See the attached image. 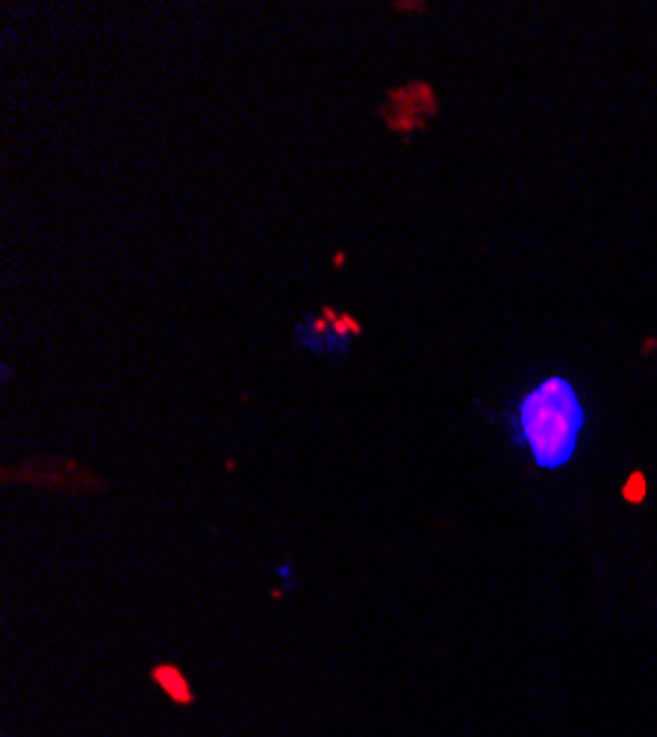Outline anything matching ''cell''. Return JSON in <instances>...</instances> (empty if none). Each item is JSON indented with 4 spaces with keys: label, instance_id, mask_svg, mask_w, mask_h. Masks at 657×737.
<instances>
[{
    "label": "cell",
    "instance_id": "cell-1",
    "mask_svg": "<svg viewBox=\"0 0 657 737\" xmlns=\"http://www.w3.org/2000/svg\"><path fill=\"white\" fill-rule=\"evenodd\" d=\"M587 413L569 378H546L519 401V443L531 449L540 469H560L572 460Z\"/></svg>",
    "mask_w": 657,
    "mask_h": 737
},
{
    "label": "cell",
    "instance_id": "cell-2",
    "mask_svg": "<svg viewBox=\"0 0 657 737\" xmlns=\"http://www.w3.org/2000/svg\"><path fill=\"white\" fill-rule=\"evenodd\" d=\"M151 679H154V684L163 687V693L171 702H177V705H192L195 702V693H192V687H189V681H186L180 667H174V664H157L151 670Z\"/></svg>",
    "mask_w": 657,
    "mask_h": 737
},
{
    "label": "cell",
    "instance_id": "cell-3",
    "mask_svg": "<svg viewBox=\"0 0 657 737\" xmlns=\"http://www.w3.org/2000/svg\"><path fill=\"white\" fill-rule=\"evenodd\" d=\"M646 496H649V481H646L643 472H634V475L622 484V499H625L628 505H643Z\"/></svg>",
    "mask_w": 657,
    "mask_h": 737
},
{
    "label": "cell",
    "instance_id": "cell-4",
    "mask_svg": "<svg viewBox=\"0 0 657 737\" xmlns=\"http://www.w3.org/2000/svg\"><path fill=\"white\" fill-rule=\"evenodd\" d=\"M342 263H345V251H339V254H336V257H333V266H336V269H339V266H342Z\"/></svg>",
    "mask_w": 657,
    "mask_h": 737
}]
</instances>
